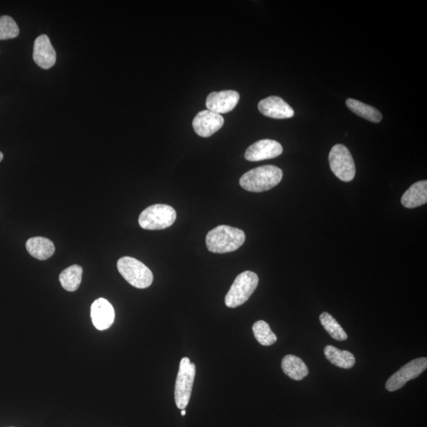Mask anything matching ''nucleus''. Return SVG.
<instances>
[{"instance_id": "obj_20", "label": "nucleus", "mask_w": 427, "mask_h": 427, "mask_svg": "<svg viewBox=\"0 0 427 427\" xmlns=\"http://www.w3.org/2000/svg\"><path fill=\"white\" fill-rule=\"evenodd\" d=\"M82 268L80 265H72L66 268L60 274V282L67 291H76L82 282Z\"/></svg>"}, {"instance_id": "obj_7", "label": "nucleus", "mask_w": 427, "mask_h": 427, "mask_svg": "<svg viewBox=\"0 0 427 427\" xmlns=\"http://www.w3.org/2000/svg\"><path fill=\"white\" fill-rule=\"evenodd\" d=\"M329 165L336 177L342 182H350L356 177V168L353 157L345 145L336 144L331 148Z\"/></svg>"}, {"instance_id": "obj_4", "label": "nucleus", "mask_w": 427, "mask_h": 427, "mask_svg": "<svg viewBox=\"0 0 427 427\" xmlns=\"http://www.w3.org/2000/svg\"><path fill=\"white\" fill-rule=\"evenodd\" d=\"M258 284L259 277L255 272L246 271L241 273L235 279L225 297V304L229 308H237L243 305L254 294Z\"/></svg>"}, {"instance_id": "obj_15", "label": "nucleus", "mask_w": 427, "mask_h": 427, "mask_svg": "<svg viewBox=\"0 0 427 427\" xmlns=\"http://www.w3.org/2000/svg\"><path fill=\"white\" fill-rule=\"evenodd\" d=\"M427 203V182L415 183L402 196L401 204L407 209H415Z\"/></svg>"}, {"instance_id": "obj_16", "label": "nucleus", "mask_w": 427, "mask_h": 427, "mask_svg": "<svg viewBox=\"0 0 427 427\" xmlns=\"http://www.w3.org/2000/svg\"><path fill=\"white\" fill-rule=\"evenodd\" d=\"M26 250L32 256L46 261L54 254L55 245L51 240L36 237L27 241Z\"/></svg>"}, {"instance_id": "obj_3", "label": "nucleus", "mask_w": 427, "mask_h": 427, "mask_svg": "<svg viewBox=\"0 0 427 427\" xmlns=\"http://www.w3.org/2000/svg\"><path fill=\"white\" fill-rule=\"evenodd\" d=\"M118 271L134 288L145 289L153 283V273L142 262L129 256H123L117 262Z\"/></svg>"}, {"instance_id": "obj_21", "label": "nucleus", "mask_w": 427, "mask_h": 427, "mask_svg": "<svg viewBox=\"0 0 427 427\" xmlns=\"http://www.w3.org/2000/svg\"><path fill=\"white\" fill-rule=\"evenodd\" d=\"M320 324L327 333L336 340L345 341L347 339V335L342 326L329 313H322L320 316Z\"/></svg>"}, {"instance_id": "obj_10", "label": "nucleus", "mask_w": 427, "mask_h": 427, "mask_svg": "<svg viewBox=\"0 0 427 427\" xmlns=\"http://www.w3.org/2000/svg\"><path fill=\"white\" fill-rule=\"evenodd\" d=\"M224 125V118L209 110H203L196 115L193 121L194 130L201 137H210Z\"/></svg>"}, {"instance_id": "obj_5", "label": "nucleus", "mask_w": 427, "mask_h": 427, "mask_svg": "<svg viewBox=\"0 0 427 427\" xmlns=\"http://www.w3.org/2000/svg\"><path fill=\"white\" fill-rule=\"evenodd\" d=\"M176 218V211L171 206L155 204L140 214L139 223L144 229L159 230L171 227Z\"/></svg>"}, {"instance_id": "obj_24", "label": "nucleus", "mask_w": 427, "mask_h": 427, "mask_svg": "<svg viewBox=\"0 0 427 427\" xmlns=\"http://www.w3.org/2000/svg\"><path fill=\"white\" fill-rule=\"evenodd\" d=\"M181 414H182V417H184V415H186V411H185L184 409L182 410V413Z\"/></svg>"}, {"instance_id": "obj_1", "label": "nucleus", "mask_w": 427, "mask_h": 427, "mask_svg": "<svg viewBox=\"0 0 427 427\" xmlns=\"http://www.w3.org/2000/svg\"><path fill=\"white\" fill-rule=\"evenodd\" d=\"M245 241V234L243 230L226 225L214 228L206 238L207 249L214 254H227L236 251Z\"/></svg>"}, {"instance_id": "obj_13", "label": "nucleus", "mask_w": 427, "mask_h": 427, "mask_svg": "<svg viewBox=\"0 0 427 427\" xmlns=\"http://www.w3.org/2000/svg\"><path fill=\"white\" fill-rule=\"evenodd\" d=\"M91 314L94 327L98 330L108 329L114 322V308L108 300L103 299V297L93 303Z\"/></svg>"}, {"instance_id": "obj_2", "label": "nucleus", "mask_w": 427, "mask_h": 427, "mask_svg": "<svg viewBox=\"0 0 427 427\" xmlns=\"http://www.w3.org/2000/svg\"><path fill=\"white\" fill-rule=\"evenodd\" d=\"M283 175V171L279 167L263 166L245 173L240 179V184L249 192H265L277 186L282 181Z\"/></svg>"}, {"instance_id": "obj_17", "label": "nucleus", "mask_w": 427, "mask_h": 427, "mask_svg": "<svg viewBox=\"0 0 427 427\" xmlns=\"http://www.w3.org/2000/svg\"><path fill=\"white\" fill-rule=\"evenodd\" d=\"M282 369L286 375L295 381H302L308 374V369L299 357L286 356L282 360Z\"/></svg>"}, {"instance_id": "obj_14", "label": "nucleus", "mask_w": 427, "mask_h": 427, "mask_svg": "<svg viewBox=\"0 0 427 427\" xmlns=\"http://www.w3.org/2000/svg\"><path fill=\"white\" fill-rule=\"evenodd\" d=\"M33 60L43 69H51L55 64L56 53L47 35L39 36L33 46Z\"/></svg>"}, {"instance_id": "obj_25", "label": "nucleus", "mask_w": 427, "mask_h": 427, "mask_svg": "<svg viewBox=\"0 0 427 427\" xmlns=\"http://www.w3.org/2000/svg\"><path fill=\"white\" fill-rule=\"evenodd\" d=\"M3 159V155L2 152H0V162H1Z\"/></svg>"}, {"instance_id": "obj_18", "label": "nucleus", "mask_w": 427, "mask_h": 427, "mask_svg": "<svg viewBox=\"0 0 427 427\" xmlns=\"http://www.w3.org/2000/svg\"><path fill=\"white\" fill-rule=\"evenodd\" d=\"M326 358L334 366L342 369H351L356 364V358L349 351H342L333 346L328 345L324 350Z\"/></svg>"}, {"instance_id": "obj_19", "label": "nucleus", "mask_w": 427, "mask_h": 427, "mask_svg": "<svg viewBox=\"0 0 427 427\" xmlns=\"http://www.w3.org/2000/svg\"><path fill=\"white\" fill-rule=\"evenodd\" d=\"M347 106L353 112L369 121L379 123L382 121V114L380 111L370 106L359 102L358 100L348 98L346 102Z\"/></svg>"}, {"instance_id": "obj_6", "label": "nucleus", "mask_w": 427, "mask_h": 427, "mask_svg": "<svg viewBox=\"0 0 427 427\" xmlns=\"http://www.w3.org/2000/svg\"><path fill=\"white\" fill-rule=\"evenodd\" d=\"M195 376V366L189 358H183L180 363L175 384V402L179 409L186 408L192 395Z\"/></svg>"}, {"instance_id": "obj_9", "label": "nucleus", "mask_w": 427, "mask_h": 427, "mask_svg": "<svg viewBox=\"0 0 427 427\" xmlns=\"http://www.w3.org/2000/svg\"><path fill=\"white\" fill-rule=\"evenodd\" d=\"M283 147L272 139H262L252 144L245 151V158L250 162H260L277 158L283 153Z\"/></svg>"}, {"instance_id": "obj_23", "label": "nucleus", "mask_w": 427, "mask_h": 427, "mask_svg": "<svg viewBox=\"0 0 427 427\" xmlns=\"http://www.w3.org/2000/svg\"><path fill=\"white\" fill-rule=\"evenodd\" d=\"M19 28L10 16H0V41L10 40L18 37Z\"/></svg>"}, {"instance_id": "obj_11", "label": "nucleus", "mask_w": 427, "mask_h": 427, "mask_svg": "<svg viewBox=\"0 0 427 427\" xmlns=\"http://www.w3.org/2000/svg\"><path fill=\"white\" fill-rule=\"evenodd\" d=\"M240 94L234 91L211 92L207 98V110L216 114H227L232 111L239 103Z\"/></svg>"}, {"instance_id": "obj_22", "label": "nucleus", "mask_w": 427, "mask_h": 427, "mask_svg": "<svg viewBox=\"0 0 427 427\" xmlns=\"http://www.w3.org/2000/svg\"><path fill=\"white\" fill-rule=\"evenodd\" d=\"M256 340L263 346H271L277 341V336L265 320H259L252 326Z\"/></svg>"}, {"instance_id": "obj_12", "label": "nucleus", "mask_w": 427, "mask_h": 427, "mask_svg": "<svg viewBox=\"0 0 427 427\" xmlns=\"http://www.w3.org/2000/svg\"><path fill=\"white\" fill-rule=\"evenodd\" d=\"M258 109L263 116L273 119H288L295 114V111L283 98L271 96L261 101Z\"/></svg>"}, {"instance_id": "obj_8", "label": "nucleus", "mask_w": 427, "mask_h": 427, "mask_svg": "<svg viewBox=\"0 0 427 427\" xmlns=\"http://www.w3.org/2000/svg\"><path fill=\"white\" fill-rule=\"evenodd\" d=\"M427 368V358H419L404 365L387 381L385 387L387 391L395 392L401 390L407 382L418 378Z\"/></svg>"}]
</instances>
